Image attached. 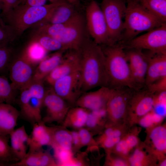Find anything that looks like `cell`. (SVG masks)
Listing matches in <instances>:
<instances>
[{
    "label": "cell",
    "instance_id": "obj_8",
    "mask_svg": "<svg viewBox=\"0 0 166 166\" xmlns=\"http://www.w3.org/2000/svg\"><path fill=\"white\" fill-rule=\"evenodd\" d=\"M85 17L87 31L93 40L100 45H109L106 23L101 8L96 1L93 0L89 4Z\"/></svg>",
    "mask_w": 166,
    "mask_h": 166
},
{
    "label": "cell",
    "instance_id": "obj_13",
    "mask_svg": "<svg viewBox=\"0 0 166 166\" xmlns=\"http://www.w3.org/2000/svg\"><path fill=\"white\" fill-rule=\"evenodd\" d=\"M33 66L21 55L12 60L8 72L11 84L16 90L27 88L33 80Z\"/></svg>",
    "mask_w": 166,
    "mask_h": 166
},
{
    "label": "cell",
    "instance_id": "obj_9",
    "mask_svg": "<svg viewBox=\"0 0 166 166\" xmlns=\"http://www.w3.org/2000/svg\"><path fill=\"white\" fill-rule=\"evenodd\" d=\"M133 90L128 88H112L105 108L106 117L110 122L109 124H117L128 115Z\"/></svg>",
    "mask_w": 166,
    "mask_h": 166
},
{
    "label": "cell",
    "instance_id": "obj_19",
    "mask_svg": "<svg viewBox=\"0 0 166 166\" xmlns=\"http://www.w3.org/2000/svg\"><path fill=\"white\" fill-rule=\"evenodd\" d=\"M148 138L150 144L149 152L159 161L165 158L166 152V128L159 125L148 129Z\"/></svg>",
    "mask_w": 166,
    "mask_h": 166
},
{
    "label": "cell",
    "instance_id": "obj_4",
    "mask_svg": "<svg viewBox=\"0 0 166 166\" xmlns=\"http://www.w3.org/2000/svg\"><path fill=\"white\" fill-rule=\"evenodd\" d=\"M126 1L123 30L120 41L118 43L129 41L141 33L150 31L164 23L148 12L137 0Z\"/></svg>",
    "mask_w": 166,
    "mask_h": 166
},
{
    "label": "cell",
    "instance_id": "obj_25",
    "mask_svg": "<svg viewBox=\"0 0 166 166\" xmlns=\"http://www.w3.org/2000/svg\"><path fill=\"white\" fill-rule=\"evenodd\" d=\"M66 51H57L49 56H46L38 64L34 71L33 80L43 81L60 63Z\"/></svg>",
    "mask_w": 166,
    "mask_h": 166
},
{
    "label": "cell",
    "instance_id": "obj_43",
    "mask_svg": "<svg viewBox=\"0 0 166 166\" xmlns=\"http://www.w3.org/2000/svg\"><path fill=\"white\" fill-rule=\"evenodd\" d=\"M122 137L129 148L131 150L137 146L138 144L139 140L137 135H136L135 133H128Z\"/></svg>",
    "mask_w": 166,
    "mask_h": 166
},
{
    "label": "cell",
    "instance_id": "obj_24",
    "mask_svg": "<svg viewBox=\"0 0 166 166\" xmlns=\"http://www.w3.org/2000/svg\"><path fill=\"white\" fill-rule=\"evenodd\" d=\"M57 163L48 152L41 148L33 152H27L22 160L10 166H56Z\"/></svg>",
    "mask_w": 166,
    "mask_h": 166
},
{
    "label": "cell",
    "instance_id": "obj_18",
    "mask_svg": "<svg viewBox=\"0 0 166 166\" xmlns=\"http://www.w3.org/2000/svg\"><path fill=\"white\" fill-rule=\"evenodd\" d=\"M28 140V151L30 152L39 150L45 145H51L52 127L46 126L42 121L33 126Z\"/></svg>",
    "mask_w": 166,
    "mask_h": 166
},
{
    "label": "cell",
    "instance_id": "obj_44",
    "mask_svg": "<svg viewBox=\"0 0 166 166\" xmlns=\"http://www.w3.org/2000/svg\"><path fill=\"white\" fill-rule=\"evenodd\" d=\"M61 0H21L19 4H22L30 6H43L48 3H54Z\"/></svg>",
    "mask_w": 166,
    "mask_h": 166
},
{
    "label": "cell",
    "instance_id": "obj_32",
    "mask_svg": "<svg viewBox=\"0 0 166 166\" xmlns=\"http://www.w3.org/2000/svg\"><path fill=\"white\" fill-rule=\"evenodd\" d=\"M106 117L105 109L89 111L85 126L93 134L96 133L105 124L104 119Z\"/></svg>",
    "mask_w": 166,
    "mask_h": 166
},
{
    "label": "cell",
    "instance_id": "obj_35",
    "mask_svg": "<svg viewBox=\"0 0 166 166\" xmlns=\"http://www.w3.org/2000/svg\"><path fill=\"white\" fill-rule=\"evenodd\" d=\"M9 42L0 43V75L5 76L12 61V51Z\"/></svg>",
    "mask_w": 166,
    "mask_h": 166
},
{
    "label": "cell",
    "instance_id": "obj_27",
    "mask_svg": "<svg viewBox=\"0 0 166 166\" xmlns=\"http://www.w3.org/2000/svg\"><path fill=\"white\" fill-rule=\"evenodd\" d=\"M51 146L72 152V137L71 131L63 126L52 127Z\"/></svg>",
    "mask_w": 166,
    "mask_h": 166
},
{
    "label": "cell",
    "instance_id": "obj_1",
    "mask_svg": "<svg viewBox=\"0 0 166 166\" xmlns=\"http://www.w3.org/2000/svg\"><path fill=\"white\" fill-rule=\"evenodd\" d=\"M82 92L108 86L105 57L101 45L89 35L77 50Z\"/></svg>",
    "mask_w": 166,
    "mask_h": 166
},
{
    "label": "cell",
    "instance_id": "obj_30",
    "mask_svg": "<svg viewBox=\"0 0 166 166\" xmlns=\"http://www.w3.org/2000/svg\"><path fill=\"white\" fill-rule=\"evenodd\" d=\"M32 40L38 42L47 52L68 50L60 42L55 38L36 31Z\"/></svg>",
    "mask_w": 166,
    "mask_h": 166
},
{
    "label": "cell",
    "instance_id": "obj_20",
    "mask_svg": "<svg viewBox=\"0 0 166 166\" xmlns=\"http://www.w3.org/2000/svg\"><path fill=\"white\" fill-rule=\"evenodd\" d=\"M73 5L64 0L60 1L48 16L35 25L58 24L66 22L79 13Z\"/></svg>",
    "mask_w": 166,
    "mask_h": 166
},
{
    "label": "cell",
    "instance_id": "obj_34",
    "mask_svg": "<svg viewBox=\"0 0 166 166\" xmlns=\"http://www.w3.org/2000/svg\"><path fill=\"white\" fill-rule=\"evenodd\" d=\"M143 148L138 147L133 154L128 158V161L132 166H144L153 164L154 157L151 155L148 154Z\"/></svg>",
    "mask_w": 166,
    "mask_h": 166
},
{
    "label": "cell",
    "instance_id": "obj_14",
    "mask_svg": "<svg viewBox=\"0 0 166 166\" xmlns=\"http://www.w3.org/2000/svg\"><path fill=\"white\" fill-rule=\"evenodd\" d=\"M134 82L138 90L145 85L148 60L143 50L134 48L124 49Z\"/></svg>",
    "mask_w": 166,
    "mask_h": 166
},
{
    "label": "cell",
    "instance_id": "obj_39",
    "mask_svg": "<svg viewBox=\"0 0 166 166\" xmlns=\"http://www.w3.org/2000/svg\"><path fill=\"white\" fill-rule=\"evenodd\" d=\"M147 89L153 94L166 92V76L147 86Z\"/></svg>",
    "mask_w": 166,
    "mask_h": 166
},
{
    "label": "cell",
    "instance_id": "obj_36",
    "mask_svg": "<svg viewBox=\"0 0 166 166\" xmlns=\"http://www.w3.org/2000/svg\"><path fill=\"white\" fill-rule=\"evenodd\" d=\"M164 118L152 110L140 118L138 121L141 126L148 130L160 125Z\"/></svg>",
    "mask_w": 166,
    "mask_h": 166
},
{
    "label": "cell",
    "instance_id": "obj_42",
    "mask_svg": "<svg viewBox=\"0 0 166 166\" xmlns=\"http://www.w3.org/2000/svg\"><path fill=\"white\" fill-rule=\"evenodd\" d=\"M107 163L108 165L113 166H126L130 165L128 160L123 158L114 157L108 153Z\"/></svg>",
    "mask_w": 166,
    "mask_h": 166
},
{
    "label": "cell",
    "instance_id": "obj_17",
    "mask_svg": "<svg viewBox=\"0 0 166 166\" xmlns=\"http://www.w3.org/2000/svg\"><path fill=\"white\" fill-rule=\"evenodd\" d=\"M66 51L60 63L45 79L51 86L57 79L79 69V59L77 51L69 50Z\"/></svg>",
    "mask_w": 166,
    "mask_h": 166
},
{
    "label": "cell",
    "instance_id": "obj_22",
    "mask_svg": "<svg viewBox=\"0 0 166 166\" xmlns=\"http://www.w3.org/2000/svg\"><path fill=\"white\" fill-rule=\"evenodd\" d=\"M20 113L12 105L0 103V134L9 135L14 129Z\"/></svg>",
    "mask_w": 166,
    "mask_h": 166
},
{
    "label": "cell",
    "instance_id": "obj_7",
    "mask_svg": "<svg viewBox=\"0 0 166 166\" xmlns=\"http://www.w3.org/2000/svg\"><path fill=\"white\" fill-rule=\"evenodd\" d=\"M121 44L124 48L166 54V23Z\"/></svg>",
    "mask_w": 166,
    "mask_h": 166
},
{
    "label": "cell",
    "instance_id": "obj_10",
    "mask_svg": "<svg viewBox=\"0 0 166 166\" xmlns=\"http://www.w3.org/2000/svg\"><path fill=\"white\" fill-rule=\"evenodd\" d=\"M52 86L54 91L70 105H75L82 92L79 69L57 80Z\"/></svg>",
    "mask_w": 166,
    "mask_h": 166
},
{
    "label": "cell",
    "instance_id": "obj_12",
    "mask_svg": "<svg viewBox=\"0 0 166 166\" xmlns=\"http://www.w3.org/2000/svg\"><path fill=\"white\" fill-rule=\"evenodd\" d=\"M56 94L52 87L46 91L43 105L46 108V115L42 119L45 124L56 122L62 124L70 106Z\"/></svg>",
    "mask_w": 166,
    "mask_h": 166
},
{
    "label": "cell",
    "instance_id": "obj_2",
    "mask_svg": "<svg viewBox=\"0 0 166 166\" xmlns=\"http://www.w3.org/2000/svg\"><path fill=\"white\" fill-rule=\"evenodd\" d=\"M101 46L105 57L107 87L113 89L128 88L138 90L133 81L124 47L118 43Z\"/></svg>",
    "mask_w": 166,
    "mask_h": 166
},
{
    "label": "cell",
    "instance_id": "obj_37",
    "mask_svg": "<svg viewBox=\"0 0 166 166\" xmlns=\"http://www.w3.org/2000/svg\"><path fill=\"white\" fill-rule=\"evenodd\" d=\"M81 147L84 146H93L97 145L93 138V134L85 127L77 130Z\"/></svg>",
    "mask_w": 166,
    "mask_h": 166
},
{
    "label": "cell",
    "instance_id": "obj_16",
    "mask_svg": "<svg viewBox=\"0 0 166 166\" xmlns=\"http://www.w3.org/2000/svg\"><path fill=\"white\" fill-rule=\"evenodd\" d=\"M154 102V94L147 89L135 91L131 99L128 115L138 121L153 110Z\"/></svg>",
    "mask_w": 166,
    "mask_h": 166
},
{
    "label": "cell",
    "instance_id": "obj_31",
    "mask_svg": "<svg viewBox=\"0 0 166 166\" xmlns=\"http://www.w3.org/2000/svg\"><path fill=\"white\" fill-rule=\"evenodd\" d=\"M9 135L0 134V166H10L18 161L9 144Z\"/></svg>",
    "mask_w": 166,
    "mask_h": 166
},
{
    "label": "cell",
    "instance_id": "obj_11",
    "mask_svg": "<svg viewBox=\"0 0 166 166\" xmlns=\"http://www.w3.org/2000/svg\"><path fill=\"white\" fill-rule=\"evenodd\" d=\"M44 98L26 88L21 91L18 100L20 109V116L33 126L42 121L41 109Z\"/></svg>",
    "mask_w": 166,
    "mask_h": 166
},
{
    "label": "cell",
    "instance_id": "obj_23",
    "mask_svg": "<svg viewBox=\"0 0 166 166\" xmlns=\"http://www.w3.org/2000/svg\"><path fill=\"white\" fill-rule=\"evenodd\" d=\"M9 136L12 151L18 161L22 159L28 152L29 135L23 125L14 129Z\"/></svg>",
    "mask_w": 166,
    "mask_h": 166
},
{
    "label": "cell",
    "instance_id": "obj_46",
    "mask_svg": "<svg viewBox=\"0 0 166 166\" xmlns=\"http://www.w3.org/2000/svg\"><path fill=\"white\" fill-rule=\"evenodd\" d=\"M77 7H78L80 4L79 0H63Z\"/></svg>",
    "mask_w": 166,
    "mask_h": 166
},
{
    "label": "cell",
    "instance_id": "obj_28",
    "mask_svg": "<svg viewBox=\"0 0 166 166\" xmlns=\"http://www.w3.org/2000/svg\"><path fill=\"white\" fill-rule=\"evenodd\" d=\"M47 52L39 43L31 40L21 55L34 66L46 56Z\"/></svg>",
    "mask_w": 166,
    "mask_h": 166
},
{
    "label": "cell",
    "instance_id": "obj_48",
    "mask_svg": "<svg viewBox=\"0 0 166 166\" xmlns=\"http://www.w3.org/2000/svg\"><path fill=\"white\" fill-rule=\"evenodd\" d=\"M1 10H1V6H0V22H3V20L2 19L1 16Z\"/></svg>",
    "mask_w": 166,
    "mask_h": 166
},
{
    "label": "cell",
    "instance_id": "obj_40",
    "mask_svg": "<svg viewBox=\"0 0 166 166\" xmlns=\"http://www.w3.org/2000/svg\"><path fill=\"white\" fill-rule=\"evenodd\" d=\"M21 0H0L1 16L9 13L17 7Z\"/></svg>",
    "mask_w": 166,
    "mask_h": 166
},
{
    "label": "cell",
    "instance_id": "obj_47",
    "mask_svg": "<svg viewBox=\"0 0 166 166\" xmlns=\"http://www.w3.org/2000/svg\"><path fill=\"white\" fill-rule=\"evenodd\" d=\"M159 165L160 166H166V160L165 159H164L159 161Z\"/></svg>",
    "mask_w": 166,
    "mask_h": 166
},
{
    "label": "cell",
    "instance_id": "obj_29",
    "mask_svg": "<svg viewBox=\"0 0 166 166\" xmlns=\"http://www.w3.org/2000/svg\"><path fill=\"white\" fill-rule=\"evenodd\" d=\"M148 12L166 23V0H137Z\"/></svg>",
    "mask_w": 166,
    "mask_h": 166
},
{
    "label": "cell",
    "instance_id": "obj_5",
    "mask_svg": "<svg viewBox=\"0 0 166 166\" xmlns=\"http://www.w3.org/2000/svg\"><path fill=\"white\" fill-rule=\"evenodd\" d=\"M61 0L39 6L19 4L10 13L1 17L16 35H20L29 28L45 19Z\"/></svg>",
    "mask_w": 166,
    "mask_h": 166
},
{
    "label": "cell",
    "instance_id": "obj_38",
    "mask_svg": "<svg viewBox=\"0 0 166 166\" xmlns=\"http://www.w3.org/2000/svg\"><path fill=\"white\" fill-rule=\"evenodd\" d=\"M16 35L12 29L4 22H0V43L10 42Z\"/></svg>",
    "mask_w": 166,
    "mask_h": 166
},
{
    "label": "cell",
    "instance_id": "obj_21",
    "mask_svg": "<svg viewBox=\"0 0 166 166\" xmlns=\"http://www.w3.org/2000/svg\"><path fill=\"white\" fill-rule=\"evenodd\" d=\"M148 64L145 80L146 86L166 76V54L155 53L148 51L145 53Z\"/></svg>",
    "mask_w": 166,
    "mask_h": 166
},
{
    "label": "cell",
    "instance_id": "obj_45",
    "mask_svg": "<svg viewBox=\"0 0 166 166\" xmlns=\"http://www.w3.org/2000/svg\"><path fill=\"white\" fill-rule=\"evenodd\" d=\"M72 137V151L76 152L81 147L79 136L77 131H71Z\"/></svg>",
    "mask_w": 166,
    "mask_h": 166
},
{
    "label": "cell",
    "instance_id": "obj_6",
    "mask_svg": "<svg viewBox=\"0 0 166 166\" xmlns=\"http://www.w3.org/2000/svg\"><path fill=\"white\" fill-rule=\"evenodd\" d=\"M100 6L106 23L109 44L120 42L126 8V0H102Z\"/></svg>",
    "mask_w": 166,
    "mask_h": 166
},
{
    "label": "cell",
    "instance_id": "obj_33",
    "mask_svg": "<svg viewBox=\"0 0 166 166\" xmlns=\"http://www.w3.org/2000/svg\"><path fill=\"white\" fill-rule=\"evenodd\" d=\"M16 90L5 76L0 75V103L13 104L16 101Z\"/></svg>",
    "mask_w": 166,
    "mask_h": 166
},
{
    "label": "cell",
    "instance_id": "obj_3",
    "mask_svg": "<svg viewBox=\"0 0 166 166\" xmlns=\"http://www.w3.org/2000/svg\"><path fill=\"white\" fill-rule=\"evenodd\" d=\"M36 31L49 35L60 42L67 50L77 51L89 35L85 17L79 13L70 20L58 24H43Z\"/></svg>",
    "mask_w": 166,
    "mask_h": 166
},
{
    "label": "cell",
    "instance_id": "obj_41",
    "mask_svg": "<svg viewBox=\"0 0 166 166\" xmlns=\"http://www.w3.org/2000/svg\"><path fill=\"white\" fill-rule=\"evenodd\" d=\"M112 150H114L115 153L123 157L127 156L131 150L122 137Z\"/></svg>",
    "mask_w": 166,
    "mask_h": 166
},
{
    "label": "cell",
    "instance_id": "obj_15",
    "mask_svg": "<svg viewBox=\"0 0 166 166\" xmlns=\"http://www.w3.org/2000/svg\"><path fill=\"white\" fill-rule=\"evenodd\" d=\"M111 90L112 88L103 86L95 91L84 92L79 97L75 105L90 111L105 109Z\"/></svg>",
    "mask_w": 166,
    "mask_h": 166
},
{
    "label": "cell",
    "instance_id": "obj_26",
    "mask_svg": "<svg viewBox=\"0 0 166 166\" xmlns=\"http://www.w3.org/2000/svg\"><path fill=\"white\" fill-rule=\"evenodd\" d=\"M89 112L88 110L79 106L70 108L62 125L77 130L84 127Z\"/></svg>",
    "mask_w": 166,
    "mask_h": 166
}]
</instances>
